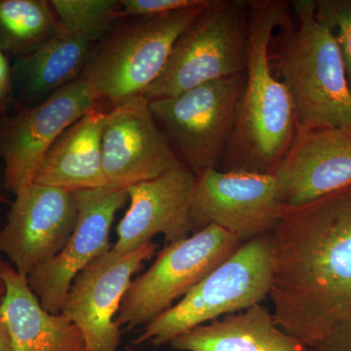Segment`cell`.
Here are the masks:
<instances>
[{
    "mask_svg": "<svg viewBox=\"0 0 351 351\" xmlns=\"http://www.w3.org/2000/svg\"><path fill=\"white\" fill-rule=\"evenodd\" d=\"M270 244L274 321L313 346L351 314V186L284 207Z\"/></svg>",
    "mask_w": 351,
    "mask_h": 351,
    "instance_id": "cell-1",
    "label": "cell"
},
{
    "mask_svg": "<svg viewBox=\"0 0 351 351\" xmlns=\"http://www.w3.org/2000/svg\"><path fill=\"white\" fill-rule=\"evenodd\" d=\"M5 258L0 253V306L3 301L4 295H5V283H4L3 272L7 265Z\"/></svg>",
    "mask_w": 351,
    "mask_h": 351,
    "instance_id": "cell-29",
    "label": "cell"
},
{
    "mask_svg": "<svg viewBox=\"0 0 351 351\" xmlns=\"http://www.w3.org/2000/svg\"><path fill=\"white\" fill-rule=\"evenodd\" d=\"M0 351H10V339L3 313L0 308Z\"/></svg>",
    "mask_w": 351,
    "mask_h": 351,
    "instance_id": "cell-28",
    "label": "cell"
},
{
    "mask_svg": "<svg viewBox=\"0 0 351 351\" xmlns=\"http://www.w3.org/2000/svg\"><path fill=\"white\" fill-rule=\"evenodd\" d=\"M308 348L309 351H351V314Z\"/></svg>",
    "mask_w": 351,
    "mask_h": 351,
    "instance_id": "cell-24",
    "label": "cell"
},
{
    "mask_svg": "<svg viewBox=\"0 0 351 351\" xmlns=\"http://www.w3.org/2000/svg\"><path fill=\"white\" fill-rule=\"evenodd\" d=\"M45 0H0V50L20 58L36 50L59 31Z\"/></svg>",
    "mask_w": 351,
    "mask_h": 351,
    "instance_id": "cell-21",
    "label": "cell"
},
{
    "mask_svg": "<svg viewBox=\"0 0 351 351\" xmlns=\"http://www.w3.org/2000/svg\"><path fill=\"white\" fill-rule=\"evenodd\" d=\"M286 208L351 186V127L300 132L274 173Z\"/></svg>",
    "mask_w": 351,
    "mask_h": 351,
    "instance_id": "cell-15",
    "label": "cell"
},
{
    "mask_svg": "<svg viewBox=\"0 0 351 351\" xmlns=\"http://www.w3.org/2000/svg\"><path fill=\"white\" fill-rule=\"evenodd\" d=\"M287 1L250 0L246 77L223 160L228 170L274 174L298 135L294 103L271 69L274 32L292 20Z\"/></svg>",
    "mask_w": 351,
    "mask_h": 351,
    "instance_id": "cell-2",
    "label": "cell"
},
{
    "mask_svg": "<svg viewBox=\"0 0 351 351\" xmlns=\"http://www.w3.org/2000/svg\"><path fill=\"white\" fill-rule=\"evenodd\" d=\"M206 0H122L119 18H152L193 8Z\"/></svg>",
    "mask_w": 351,
    "mask_h": 351,
    "instance_id": "cell-23",
    "label": "cell"
},
{
    "mask_svg": "<svg viewBox=\"0 0 351 351\" xmlns=\"http://www.w3.org/2000/svg\"><path fill=\"white\" fill-rule=\"evenodd\" d=\"M75 195L77 219L64 248L34 270L29 288L48 313L59 314L77 274L110 251V234L115 215L128 202L127 189L103 188Z\"/></svg>",
    "mask_w": 351,
    "mask_h": 351,
    "instance_id": "cell-12",
    "label": "cell"
},
{
    "mask_svg": "<svg viewBox=\"0 0 351 351\" xmlns=\"http://www.w3.org/2000/svg\"><path fill=\"white\" fill-rule=\"evenodd\" d=\"M195 181V175L182 165L127 189L130 206L117 226L113 250H137L158 234L169 244L188 239L193 232L191 201Z\"/></svg>",
    "mask_w": 351,
    "mask_h": 351,
    "instance_id": "cell-16",
    "label": "cell"
},
{
    "mask_svg": "<svg viewBox=\"0 0 351 351\" xmlns=\"http://www.w3.org/2000/svg\"><path fill=\"white\" fill-rule=\"evenodd\" d=\"M60 27L98 41L120 20V1L51 0Z\"/></svg>",
    "mask_w": 351,
    "mask_h": 351,
    "instance_id": "cell-22",
    "label": "cell"
},
{
    "mask_svg": "<svg viewBox=\"0 0 351 351\" xmlns=\"http://www.w3.org/2000/svg\"><path fill=\"white\" fill-rule=\"evenodd\" d=\"M100 106L80 76L43 103L0 119V156L4 162L5 188L16 195L32 186L44 156L58 138Z\"/></svg>",
    "mask_w": 351,
    "mask_h": 351,
    "instance_id": "cell-10",
    "label": "cell"
},
{
    "mask_svg": "<svg viewBox=\"0 0 351 351\" xmlns=\"http://www.w3.org/2000/svg\"><path fill=\"white\" fill-rule=\"evenodd\" d=\"M3 279L5 295L0 308L8 328L10 351H86L80 329L61 313L46 311L27 276L8 263Z\"/></svg>",
    "mask_w": 351,
    "mask_h": 351,
    "instance_id": "cell-17",
    "label": "cell"
},
{
    "mask_svg": "<svg viewBox=\"0 0 351 351\" xmlns=\"http://www.w3.org/2000/svg\"><path fill=\"white\" fill-rule=\"evenodd\" d=\"M12 101V71L9 68L5 54L0 50V119L6 117Z\"/></svg>",
    "mask_w": 351,
    "mask_h": 351,
    "instance_id": "cell-27",
    "label": "cell"
},
{
    "mask_svg": "<svg viewBox=\"0 0 351 351\" xmlns=\"http://www.w3.org/2000/svg\"><path fill=\"white\" fill-rule=\"evenodd\" d=\"M271 286L269 233L240 245L180 302L147 323L134 343H171L193 328L260 304Z\"/></svg>",
    "mask_w": 351,
    "mask_h": 351,
    "instance_id": "cell-5",
    "label": "cell"
},
{
    "mask_svg": "<svg viewBox=\"0 0 351 351\" xmlns=\"http://www.w3.org/2000/svg\"><path fill=\"white\" fill-rule=\"evenodd\" d=\"M108 112L94 108L69 126L44 156L34 184L69 193L107 188L101 143Z\"/></svg>",
    "mask_w": 351,
    "mask_h": 351,
    "instance_id": "cell-18",
    "label": "cell"
},
{
    "mask_svg": "<svg viewBox=\"0 0 351 351\" xmlns=\"http://www.w3.org/2000/svg\"><path fill=\"white\" fill-rule=\"evenodd\" d=\"M283 209L274 174L211 168L196 177L191 230L216 226L244 243L274 232Z\"/></svg>",
    "mask_w": 351,
    "mask_h": 351,
    "instance_id": "cell-9",
    "label": "cell"
},
{
    "mask_svg": "<svg viewBox=\"0 0 351 351\" xmlns=\"http://www.w3.org/2000/svg\"><path fill=\"white\" fill-rule=\"evenodd\" d=\"M0 230V253L19 274L29 276L55 257L75 230L73 193L32 184L16 193Z\"/></svg>",
    "mask_w": 351,
    "mask_h": 351,
    "instance_id": "cell-14",
    "label": "cell"
},
{
    "mask_svg": "<svg viewBox=\"0 0 351 351\" xmlns=\"http://www.w3.org/2000/svg\"><path fill=\"white\" fill-rule=\"evenodd\" d=\"M154 119L144 96L108 110L101 143L107 188L127 189L184 165Z\"/></svg>",
    "mask_w": 351,
    "mask_h": 351,
    "instance_id": "cell-13",
    "label": "cell"
},
{
    "mask_svg": "<svg viewBox=\"0 0 351 351\" xmlns=\"http://www.w3.org/2000/svg\"><path fill=\"white\" fill-rule=\"evenodd\" d=\"M241 244L216 226L170 243L149 269L132 280L115 322L130 330L147 325L188 294Z\"/></svg>",
    "mask_w": 351,
    "mask_h": 351,
    "instance_id": "cell-7",
    "label": "cell"
},
{
    "mask_svg": "<svg viewBox=\"0 0 351 351\" xmlns=\"http://www.w3.org/2000/svg\"><path fill=\"white\" fill-rule=\"evenodd\" d=\"M96 43L60 27L52 38L36 50L17 58L12 75L27 98L56 92L80 77Z\"/></svg>",
    "mask_w": 351,
    "mask_h": 351,
    "instance_id": "cell-20",
    "label": "cell"
},
{
    "mask_svg": "<svg viewBox=\"0 0 351 351\" xmlns=\"http://www.w3.org/2000/svg\"><path fill=\"white\" fill-rule=\"evenodd\" d=\"M209 1L122 25L94 48L80 77L100 103L112 108L144 96L162 73L177 39Z\"/></svg>",
    "mask_w": 351,
    "mask_h": 351,
    "instance_id": "cell-4",
    "label": "cell"
},
{
    "mask_svg": "<svg viewBox=\"0 0 351 351\" xmlns=\"http://www.w3.org/2000/svg\"><path fill=\"white\" fill-rule=\"evenodd\" d=\"M291 6L295 21L274 34L269 60L292 97L298 133L351 127V90L336 38L316 19L314 0Z\"/></svg>",
    "mask_w": 351,
    "mask_h": 351,
    "instance_id": "cell-3",
    "label": "cell"
},
{
    "mask_svg": "<svg viewBox=\"0 0 351 351\" xmlns=\"http://www.w3.org/2000/svg\"><path fill=\"white\" fill-rule=\"evenodd\" d=\"M156 250L152 241L128 253L112 248L75 277L60 313L82 332L86 351H119L121 332L114 317L132 277Z\"/></svg>",
    "mask_w": 351,
    "mask_h": 351,
    "instance_id": "cell-11",
    "label": "cell"
},
{
    "mask_svg": "<svg viewBox=\"0 0 351 351\" xmlns=\"http://www.w3.org/2000/svg\"><path fill=\"white\" fill-rule=\"evenodd\" d=\"M245 77L244 71L169 98L149 101L152 114L165 127L182 164L195 177L216 168L225 156Z\"/></svg>",
    "mask_w": 351,
    "mask_h": 351,
    "instance_id": "cell-8",
    "label": "cell"
},
{
    "mask_svg": "<svg viewBox=\"0 0 351 351\" xmlns=\"http://www.w3.org/2000/svg\"><path fill=\"white\" fill-rule=\"evenodd\" d=\"M171 346L180 351H309L278 327L269 308L261 304L193 328Z\"/></svg>",
    "mask_w": 351,
    "mask_h": 351,
    "instance_id": "cell-19",
    "label": "cell"
},
{
    "mask_svg": "<svg viewBox=\"0 0 351 351\" xmlns=\"http://www.w3.org/2000/svg\"><path fill=\"white\" fill-rule=\"evenodd\" d=\"M330 29L338 43L345 66L346 80L351 90V17L339 18L332 23Z\"/></svg>",
    "mask_w": 351,
    "mask_h": 351,
    "instance_id": "cell-25",
    "label": "cell"
},
{
    "mask_svg": "<svg viewBox=\"0 0 351 351\" xmlns=\"http://www.w3.org/2000/svg\"><path fill=\"white\" fill-rule=\"evenodd\" d=\"M249 1L210 0L173 47L147 101L169 98L246 71Z\"/></svg>",
    "mask_w": 351,
    "mask_h": 351,
    "instance_id": "cell-6",
    "label": "cell"
},
{
    "mask_svg": "<svg viewBox=\"0 0 351 351\" xmlns=\"http://www.w3.org/2000/svg\"><path fill=\"white\" fill-rule=\"evenodd\" d=\"M316 19L330 29L332 23L341 17H351V0L315 1Z\"/></svg>",
    "mask_w": 351,
    "mask_h": 351,
    "instance_id": "cell-26",
    "label": "cell"
}]
</instances>
